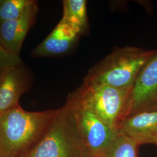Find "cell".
I'll return each instance as SVG.
<instances>
[{"instance_id":"cell-16","label":"cell","mask_w":157,"mask_h":157,"mask_svg":"<svg viewBox=\"0 0 157 157\" xmlns=\"http://www.w3.org/2000/svg\"><path fill=\"white\" fill-rule=\"evenodd\" d=\"M90 157V156H89V157Z\"/></svg>"},{"instance_id":"cell-6","label":"cell","mask_w":157,"mask_h":157,"mask_svg":"<svg viewBox=\"0 0 157 157\" xmlns=\"http://www.w3.org/2000/svg\"><path fill=\"white\" fill-rule=\"evenodd\" d=\"M150 111H157V50L141 70L132 87L128 115Z\"/></svg>"},{"instance_id":"cell-2","label":"cell","mask_w":157,"mask_h":157,"mask_svg":"<svg viewBox=\"0 0 157 157\" xmlns=\"http://www.w3.org/2000/svg\"><path fill=\"white\" fill-rule=\"evenodd\" d=\"M155 51L133 46L116 48L90 68L83 82L131 89L141 70Z\"/></svg>"},{"instance_id":"cell-5","label":"cell","mask_w":157,"mask_h":157,"mask_svg":"<svg viewBox=\"0 0 157 157\" xmlns=\"http://www.w3.org/2000/svg\"><path fill=\"white\" fill-rule=\"evenodd\" d=\"M78 133L90 157H98L118 134L93 112L82 106L69 94Z\"/></svg>"},{"instance_id":"cell-14","label":"cell","mask_w":157,"mask_h":157,"mask_svg":"<svg viewBox=\"0 0 157 157\" xmlns=\"http://www.w3.org/2000/svg\"><path fill=\"white\" fill-rule=\"evenodd\" d=\"M22 61L20 56L6 50L0 40V74L7 67L15 65Z\"/></svg>"},{"instance_id":"cell-13","label":"cell","mask_w":157,"mask_h":157,"mask_svg":"<svg viewBox=\"0 0 157 157\" xmlns=\"http://www.w3.org/2000/svg\"><path fill=\"white\" fill-rule=\"evenodd\" d=\"M34 0H0V23L20 17Z\"/></svg>"},{"instance_id":"cell-15","label":"cell","mask_w":157,"mask_h":157,"mask_svg":"<svg viewBox=\"0 0 157 157\" xmlns=\"http://www.w3.org/2000/svg\"><path fill=\"white\" fill-rule=\"evenodd\" d=\"M153 144H155V145L157 146V136L155 137V138L154 139V143H153Z\"/></svg>"},{"instance_id":"cell-1","label":"cell","mask_w":157,"mask_h":157,"mask_svg":"<svg viewBox=\"0 0 157 157\" xmlns=\"http://www.w3.org/2000/svg\"><path fill=\"white\" fill-rule=\"evenodd\" d=\"M57 109L30 112L19 105L0 113V157H25L47 131Z\"/></svg>"},{"instance_id":"cell-9","label":"cell","mask_w":157,"mask_h":157,"mask_svg":"<svg viewBox=\"0 0 157 157\" xmlns=\"http://www.w3.org/2000/svg\"><path fill=\"white\" fill-rule=\"evenodd\" d=\"M80 37L73 29L61 20L45 39L34 48L31 54L36 58L61 56L71 50Z\"/></svg>"},{"instance_id":"cell-4","label":"cell","mask_w":157,"mask_h":157,"mask_svg":"<svg viewBox=\"0 0 157 157\" xmlns=\"http://www.w3.org/2000/svg\"><path fill=\"white\" fill-rule=\"evenodd\" d=\"M131 89H119L90 82L69 94L82 106L93 112L111 128L118 130L129 113Z\"/></svg>"},{"instance_id":"cell-10","label":"cell","mask_w":157,"mask_h":157,"mask_svg":"<svg viewBox=\"0 0 157 157\" xmlns=\"http://www.w3.org/2000/svg\"><path fill=\"white\" fill-rule=\"evenodd\" d=\"M118 131L140 145L153 144L157 136V111L136 112L124 118Z\"/></svg>"},{"instance_id":"cell-7","label":"cell","mask_w":157,"mask_h":157,"mask_svg":"<svg viewBox=\"0 0 157 157\" xmlns=\"http://www.w3.org/2000/svg\"><path fill=\"white\" fill-rule=\"evenodd\" d=\"M33 83L32 72L23 61L4 69L0 74V113L19 105Z\"/></svg>"},{"instance_id":"cell-8","label":"cell","mask_w":157,"mask_h":157,"mask_svg":"<svg viewBox=\"0 0 157 157\" xmlns=\"http://www.w3.org/2000/svg\"><path fill=\"white\" fill-rule=\"evenodd\" d=\"M38 12L37 2L33 1L20 17L0 23V40L6 50L20 56L24 40L36 21Z\"/></svg>"},{"instance_id":"cell-3","label":"cell","mask_w":157,"mask_h":157,"mask_svg":"<svg viewBox=\"0 0 157 157\" xmlns=\"http://www.w3.org/2000/svg\"><path fill=\"white\" fill-rule=\"evenodd\" d=\"M69 101L58 109L45 134L25 157H87Z\"/></svg>"},{"instance_id":"cell-11","label":"cell","mask_w":157,"mask_h":157,"mask_svg":"<svg viewBox=\"0 0 157 157\" xmlns=\"http://www.w3.org/2000/svg\"><path fill=\"white\" fill-rule=\"evenodd\" d=\"M87 4L86 0L62 1L63 16L61 20L70 26L80 37L89 30Z\"/></svg>"},{"instance_id":"cell-12","label":"cell","mask_w":157,"mask_h":157,"mask_svg":"<svg viewBox=\"0 0 157 157\" xmlns=\"http://www.w3.org/2000/svg\"><path fill=\"white\" fill-rule=\"evenodd\" d=\"M140 146L136 141L118 131L115 139L98 157H138Z\"/></svg>"}]
</instances>
